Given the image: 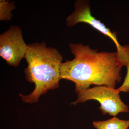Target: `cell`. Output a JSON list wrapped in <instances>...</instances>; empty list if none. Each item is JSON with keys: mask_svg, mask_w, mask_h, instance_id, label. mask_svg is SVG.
I'll return each mask as SVG.
<instances>
[{"mask_svg": "<svg viewBox=\"0 0 129 129\" xmlns=\"http://www.w3.org/2000/svg\"><path fill=\"white\" fill-rule=\"evenodd\" d=\"M69 45L75 57L62 63L60 79L75 83L78 94L91 85L115 88L117 83L121 81L122 66L117 52H99L79 43H70Z\"/></svg>", "mask_w": 129, "mask_h": 129, "instance_id": "1", "label": "cell"}, {"mask_svg": "<svg viewBox=\"0 0 129 129\" xmlns=\"http://www.w3.org/2000/svg\"><path fill=\"white\" fill-rule=\"evenodd\" d=\"M119 93L117 89L106 86H97L78 94L77 100L71 104L75 105L89 100H96L100 103L99 108L103 114H108L116 117L119 113L129 112L128 107L122 102Z\"/></svg>", "mask_w": 129, "mask_h": 129, "instance_id": "3", "label": "cell"}, {"mask_svg": "<svg viewBox=\"0 0 129 129\" xmlns=\"http://www.w3.org/2000/svg\"><path fill=\"white\" fill-rule=\"evenodd\" d=\"M28 46L25 44L20 27L12 25L0 35V56L8 65L17 67L25 58Z\"/></svg>", "mask_w": 129, "mask_h": 129, "instance_id": "4", "label": "cell"}, {"mask_svg": "<svg viewBox=\"0 0 129 129\" xmlns=\"http://www.w3.org/2000/svg\"><path fill=\"white\" fill-rule=\"evenodd\" d=\"M125 66L127 69V73L122 85L117 89L119 92H129V62Z\"/></svg>", "mask_w": 129, "mask_h": 129, "instance_id": "8", "label": "cell"}, {"mask_svg": "<svg viewBox=\"0 0 129 129\" xmlns=\"http://www.w3.org/2000/svg\"><path fill=\"white\" fill-rule=\"evenodd\" d=\"M15 2L9 1H0V20L10 21L13 15L11 13L13 10L16 8L14 6Z\"/></svg>", "mask_w": 129, "mask_h": 129, "instance_id": "7", "label": "cell"}, {"mask_svg": "<svg viewBox=\"0 0 129 129\" xmlns=\"http://www.w3.org/2000/svg\"><path fill=\"white\" fill-rule=\"evenodd\" d=\"M74 7L75 11L66 18L68 27H73L79 23L88 24L96 30L109 37L115 44L117 51L120 52L123 49L124 46H122L118 41L117 33L111 32L104 23L92 16L89 1H76L75 2Z\"/></svg>", "mask_w": 129, "mask_h": 129, "instance_id": "5", "label": "cell"}, {"mask_svg": "<svg viewBox=\"0 0 129 129\" xmlns=\"http://www.w3.org/2000/svg\"><path fill=\"white\" fill-rule=\"evenodd\" d=\"M92 124L96 129H127L129 127V120H121L114 117L105 121H94Z\"/></svg>", "mask_w": 129, "mask_h": 129, "instance_id": "6", "label": "cell"}, {"mask_svg": "<svg viewBox=\"0 0 129 129\" xmlns=\"http://www.w3.org/2000/svg\"><path fill=\"white\" fill-rule=\"evenodd\" d=\"M25 56L28 66L24 69L26 80L34 83L35 88L29 94H19L26 103L37 102L40 97L48 90L58 88L62 56L57 49L47 47L45 42L28 45Z\"/></svg>", "mask_w": 129, "mask_h": 129, "instance_id": "2", "label": "cell"}, {"mask_svg": "<svg viewBox=\"0 0 129 129\" xmlns=\"http://www.w3.org/2000/svg\"></svg>", "mask_w": 129, "mask_h": 129, "instance_id": "9", "label": "cell"}]
</instances>
